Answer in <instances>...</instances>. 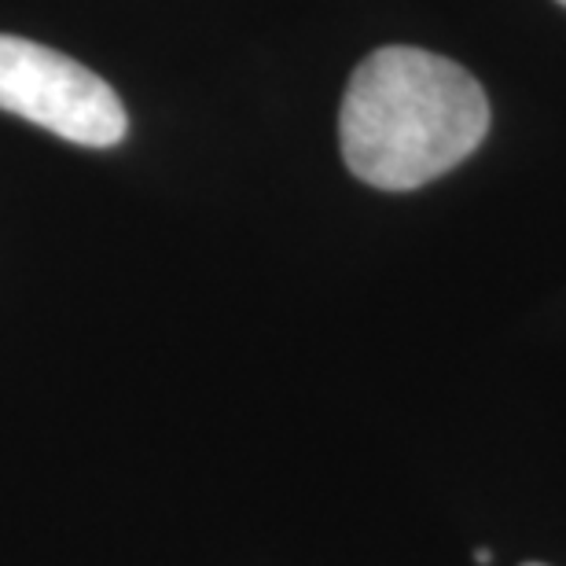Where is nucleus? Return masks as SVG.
Listing matches in <instances>:
<instances>
[{
	"label": "nucleus",
	"mask_w": 566,
	"mask_h": 566,
	"mask_svg": "<svg viewBox=\"0 0 566 566\" xmlns=\"http://www.w3.org/2000/svg\"><path fill=\"white\" fill-rule=\"evenodd\" d=\"M490 133L482 85L446 55L390 44L346 85L338 144L349 174L382 191H412L457 169Z\"/></svg>",
	"instance_id": "1"
},
{
	"label": "nucleus",
	"mask_w": 566,
	"mask_h": 566,
	"mask_svg": "<svg viewBox=\"0 0 566 566\" xmlns=\"http://www.w3.org/2000/svg\"><path fill=\"white\" fill-rule=\"evenodd\" d=\"M0 111L82 147H115L126 107L104 77L49 44L0 33Z\"/></svg>",
	"instance_id": "2"
},
{
	"label": "nucleus",
	"mask_w": 566,
	"mask_h": 566,
	"mask_svg": "<svg viewBox=\"0 0 566 566\" xmlns=\"http://www.w3.org/2000/svg\"><path fill=\"white\" fill-rule=\"evenodd\" d=\"M474 559H479V566H490V559H493V552H490V548H479V556H474Z\"/></svg>",
	"instance_id": "3"
},
{
	"label": "nucleus",
	"mask_w": 566,
	"mask_h": 566,
	"mask_svg": "<svg viewBox=\"0 0 566 566\" xmlns=\"http://www.w3.org/2000/svg\"><path fill=\"white\" fill-rule=\"evenodd\" d=\"M526 566H545V563H526Z\"/></svg>",
	"instance_id": "4"
},
{
	"label": "nucleus",
	"mask_w": 566,
	"mask_h": 566,
	"mask_svg": "<svg viewBox=\"0 0 566 566\" xmlns=\"http://www.w3.org/2000/svg\"><path fill=\"white\" fill-rule=\"evenodd\" d=\"M559 4H563V8H566V0H559Z\"/></svg>",
	"instance_id": "5"
}]
</instances>
